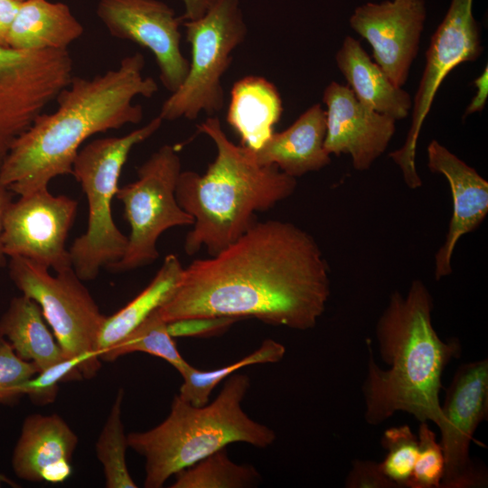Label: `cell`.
Instances as JSON below:
<instances>
[{
  "label": "cell",
  "instance_id": "37",
  "mask_svg": "<svg viewBox=\"0 0 488 488\" xmlns=\"http://www.w3.org/2000/svg\"><path fill=\"white\" fill-rule=\"evenodd\" d=\"M184 13L183 20H194L202 17L214 4L215 0H181Z\"/></svg>",
  "mask_w": 488,
  "mask_h": 488
},
{
  "label": "cell",
  "instance_id": "31",
  "mask_svg": "<svg viewBox=\"0 0 488 488\" xmlns=\"http://www.w3.org/2000/svg\"><path fill=\"white\" fill-rule=\"evenodd\" d=\"M38 371L33 362L21 359L0 335V405L17 404L24 396L26 382Z\"/></svg>",
  "mask_w": 488,
  "mask_h": 488
},
{
  "label": "cell",
  "instance_id": "20",
  "mask_svg": "<svg viewBox=\"0 0 488 488\" xmlns=\"http://www.w3.org/2000/svg\"><path fill=\"white\" fill-rule=\"evenodd\" d=\"M335 61L360 102L396 121L408 116L412 108L410 95L388 78L371 60L358 40L347 35L335 55Z\"/></svg>",
  "mask_w": 488,
  "mask_h": 488
},
{
  "label": "cell",
  "instance_id": "30",
  "mask_svg": "<svg viewBox=\"0 0 488 488\" xmlns=\"http://www.w3.org/2000/svg\"><path fill=\"white\" fill-rule=\"evenodd\" d=\"M418 455L408 488H440L445 473V456L436 435L427 422H420Z\"/></svg>",
  "mask_w": 488,
  "mask_h": 488
},
{
  "label": "cell",
  "instance_id": "13",
  "mask_svg": "<svg viewBox=\"0 0 488 488\" xmlns=\"http://www.w3.org/2000/svg\"><path fill=\"white\" fill-rule=\"evenodd\" d=\"M97 15L110 35L152 52L168 91L182 85L190 63L181 50L183 19L173 8L160 0H99Z\"/></svg>",
  "mask_w": 488,
  "mask_h": 488
},
{
  "label": "cell",
  "instance_id": "36",
  "mask_svg": "<svg viewBox=\"0 0 488 488\" xmlns=\"http://www.w3.org/2000/svg\"><path fill=\"white\" fill-rule=\"evenodd\" d=\"M487 79L488 74L486 66L483 73L474 81V85L475 86L477 91L474 99L471 100L469 106L467 107L463 118H465L467 116L473 113L481 112L485 107L488 96Z\"/></svg>",
  "mask_w": 488,
  "mask_h": 488
},
{
  "label": "cell",
  "instance_id": "38",
  "mask_svg": "<svg viewBox=\"0 0 488 488\" xmlns=\"http://www.w3.org/2000/svg\"><path fill=\"white\" fill-rule=\"evenodd\" d=\"M14 193L7 188L0 185V267L7 265L8 257L5 255L2 242L3 223L5 211L13 201Z\"/></svg>",
  "mask_w": 488,
  "mask_h": 488
},
{
  "label": "cell",
  "instance_id": "12",
  "mask_svg": "<svg viewBox=\"0 0 488 488\" xmlns=\"http://www.w3.org/2000/svg\"><path fill=\"white\" fill-rule=\"evenodd\" d=\"M446 427L439 442L445 456L440 488L487 485V472L470 457V444L488 414V361L458 366L441 405Z\"/></svg>",
  "mask_w": 488,
  "mask_h": 488
},
{
  "label": "cell",
  "instance_id": "34",
  "mask_svg": "<svg viewBox=\"0 0 488 488\" xmlns=\"http://www.w3.org/2000/svg\"><path fill=\"white\" fill-rule=\"evenodd\" d=\"M344 486L347 488H398L382 472L380 463L356 459L352 462Z\"/></svg>",
  "mask_w": 488,
  "mask_h": 488
},
{
  "label": "cell",
  "instance_id": "25",
  "mask_svg": "<svg viewBox=\"0 0 488 488\" xmlns=\"http://www.w3.org/2000/svg\"><path fill=\"white\" fill-rule=\"evenodd\" d=\"M174 476L172 488H247L256 486L261 479L254 466L231 461L225 447Z\"/></svg>",
  "mask_w": 488,
  "mask_h": 488
},
{
  "label": "cell",
  "instance_id": "11",
  "mask_svg": "<svg viewBox=\"0 0 488 488\" xmlns=\"http://www.w3.org/2000/svg\"><path fill=\"white\" fill-rule=\"evenodd\" d=\"M78 201L41 189L12 201L3 223L5 255L20 257L55 271L71 268L66 239L74 223Z\"/></svg>",
  "mask_w": 488,
  "mask_h": 488
},
{
  "label": "cell",
  "instance_id": "32",
  "mask_svg": "<svg viewBox=\"0 0 488 488\" xmlns=\"http://www.w3.org/2000/svg\"><path fill=\"white\" fill-rule=\"evenodd\" d=\"M81 368V360L64 358L30 379L25 384L24 396L38 406L52 403L57 397L60 383L83 379Z\"/></svg>",
  "mask_w": 488,
  "mask_h": 488
},
{
  "label": "cell",
  "instance_id": "9",
  "mask_svg": "<svg viewBox=\"0 0 488 488\" xmlns=\"http://www.w3.org/2000/svg\"><path fill=\"white\" fill-rule=\"evenodd\" d=\"M181 172L177 150L164 145L138 167L136 181L118 188L116 198L123 203L130 234L124 256L110 271H130L154 263L159 258L157 240L162 233L193 224L175 195Z\"/></svg>",
  "mask_w": 488,
  "mask_h": 488
},
{
  "label": "cell",
  "instance_id": "33",
  "mask_svg": "<svg viewBox=\"0 0 488 488\" xmlns=\"http://www.w3.org/2000/svg\"><path fill=\"white\" fill-rule=\"evenodd\" d=\"M239 319L234 317H198L167 323L169 333L174 337H208L223 333Z\"/></svg>",
  "mask_w": 488,
  "mask_h": 488
},
{
  "label": "cell",
  "instance_id": "7",
  "mask_svg": "<svg viewBox=\"0 0 488 488\" xmlns=\"http://www.w3.org/2000/svg\"><path fill=\"white\" fill-rule=\"evenodd\" d=\"M183 26L192 59L183 82L161 107L163 121L194 120L202 112L211 117L221 110V79L248 33L239 0H215L202 17Z\"/></svg>",
  "mask_w": 488,
  "mask_h": 488
},
{
  "label": "cell",
  "instance_id": "15",
  "mask_svg": "<svg viewBox=\"0 0 488 488\" xmlns=\"http://www.w3.org/2000/svg\"><path fill=\"white\" fill-rule=\"evenodd\" d=\"M326 134L324 146L331 155L348 154L362 172L385 152L396 130V120L366 107L349 86L330 82L324 90Z\"/></svg>",
  "mask_w": 488,
  "mask_h": 488
},
{
  "label": "cell",
  "instance_id": "28",
  "mask_svg": "<svg viewBox=\"0 0 488 488\" xmlns=\"http://www.w3.org/2000/svg\"><path fill=\"white\" fill-rule=\"evenodd\" d=\"M124 390H117L109 414L96 442V455L100 462L107 488H136L127 465L128 446L122 421Z\"/></svg>",
  "mask_w": 488,
  "mask_h": 488
},
{
  "label": "cell",
  "instance_id": "23",
  "mask_svg": "<svg viewBox=\"0 0 488 488\" xmlns=\"http://www.w3.org/2000/svg\"><path fill=\"white\" fill-rule=\"evenodd\" d=\"M0 335L23 360L39 371L67 358L46 324L39 305L24 296H14L0 318Z\"/></svg>",
  "mask_w": 488,
  "mask_h": 488
},
{
  "label": "cell",
  "instance_id": "16",
  "mask_svg": "<svg viewBox=\"0 0 488 488\" xmlns=\"http://www.w3.org/2000/svg\"><path fill=\"white\" fill-rule=\"evenodd\" d=\"M431 173L446 177L453 211L443 245L434 258V276L440 280L452 273V257L459 239L477 229L488 213V182L436 139L427 149Z\"/></svg>",
  "mask_w": 488,
  "mask_h": 488
},
{
  "label": "cell",
  "instance_id": "40",
  "mask_svg": "<svg viewBox=\"0 0 488 488\" xmlns=\"http://www.w3.org/2000/svg\"><path fill=\"white\" fill-rule=\"evenodd\" d=\"M19 1H23V0H19Z\"/></svg>",
  "mask_w": 488,
  "mask_h": 488
},
{
  "label": "cell",
  "instance_id": "10",
  "mask_svg": "<svg viewBox=\"0 0 488 488\" xmlns=\"http://www.w3.org/2000/svg\"><path fill=\"white\" fill-rule=\"evenodd\" d=\"M474 0H451L449 8L426 52V64L412 101V119L403 145L389 154L410 189L421 187L416 168V150L422 125L445 78L463 62L482 54L480 26L473 14Z\"/></svg>",
  "mask_w": 488,
  "mask_h": 488
},
{
  "label": "cell",
  "instance_id": "29",
  "mask_svg": "<svg viewBox=\"0 0 488 488\" xmlns=\"http://www.w3.org/2000/svg\"><path fill=\"white\" fill-rule=\"evenodd\" d=\"M380 443L388 452L380 463L383 474L397 487H407L418 455V436L405 424L386 429Z\"/></svg>",
  "mask_w": 488,
  "mask_h": 488
},
{
  "label": "cell",
  "instance_id": "27",
  "mask_svg": "<svg viewBox=\"0 0 488 488\" xmlns=\"http://www.w3.org/2000/svg\"><path fill=\"white\" fill-rule=\"evenodd\" d=\"M136 352L159 357L178 372L189 365L179 352L174 337L169 333L167 322L162 318L158 309L152 312L126 337L105 352L100 360L112 362L121 356Z\"/></svg>",
  "mask_w": 488,
  "mask_h": 488
},
{
  "label": "cell",
  "instance_id": "26",
  "mask_svg": "<svg viewBox=\"0 0 488 488\" xmlns=\"http://www.w3.org/2000/svg\"><path fill=\"white\" fill-rule=\"evenodd\" d=\"M285 353L286 348L282 343L273 339H265L257 350L225 367L214 371H200L189 364L179 372L183 381L178 395L194 406H203L209 402L213 389L225 378L247 366L278 362Z\"/></svg>",
  "mask_w": 488,
  "mask_h": 488
},
{
  "label": "cell",
  "instance_id": "8",
  "mask_svg": "<svg viewBox=\"0 0 488 488\" xmlns=\"http://www.w3.org/2000/svg\"><path fill=\"white\" fill-rule=\"evenodd\" d=\"M8 265L11 280L39 305L64 356L81 360L83 379L95 377L101 367L96 342L106 316L83 281L72 267L52 276L20 257L10 258Z\"/></svg>",
  "mask_w": 488,
  "mask_h": 488
},
{
  "label": "cell",
  "instance_id": "6",
  "mask_svg": "<svg viewBox=\"0 0 488 488\" xmlns=\"http://www.w3.org/2000/svg\"><path fill=\"white\" fill-rule=\"evenodd\" d=\"M163 122L157 116L127 135L97 138L79 150L71 175L86 195L88 224L69 252L72 268L82 281L94 280L101 269H109L124 256L127 237L114 221L113 199L130 152L151 137Z\"/></svg>",
  "mask_w": 488,
  "mask_h": 488
},
{
  "label": "cell",
  "instance_id": "3",
  "mask_svg": "<svg viewBox=\"0 0 488 488\" xmlns=\"http://www.w3.org/2000/svg\"><path fill=\"white\" fill-rule=\"evenodd\" d=\"M433 308V296L420 279L412 280L405 296L398 290L390 294L375 327L388 370L375 362L367 341L368 367L361 389L368 424L378 426L403 411L419 422L432 421L440 432L445 429L439 400L442 375L460 356L462 347L457 339L444 341L438 336L432 324Z\"/></svg>",
  "mask_w": 488,
  "mask_h": 488
},
{
  "label": "cell",
  "instance_id": "18",
  "mask_svg": "<svg viewBox=\"0 0 488 488\" xmlns=\"http://www.w3.org/2000/svg\"><path fill=\"white\" fill-rule=\"evenodd\" d=\"M42 94L38 54L0 47V171L16 139L39 114Z\"/></svg>",
  "mask_w": 488,
  "mask_h": 488
},
{
  "label": "cell",
  "instance_id": "14",
  "mask_svg": "<svg viewBox=\"0 0 488 488\" xmlns=\"http://www.w3.org/2000/svg\"><path fill=\"white\" fill-rule=\"evenodd\" d=\"M426 17L424 0H392L358 6L350 25L371 44L388 78L402 87L418 54Z\"/></svg>",
  "mask_w": 488,
  "mask_h": 488
},
{
  "label": "cell",
  "instance_id": "5",
  "mask_svg": "<svg viewBox=\"0 0 488 488\" xmlns=\"http://www.w3.org/2000/svg\"><path fill=\"white\" fill-rule=\"evenodd\" d=\"M250 387L246 374L233 373L217 398L194 406L176 395L166 418L144 432L127 435L128 446L145 458V488H160L177 472L231 443L266 448L276 433L241 408Z\"/></svg>",
  "mask_w": 488,
  "mask_h": 488
},
{
  "label": "cell",
  "instance_id": "22",
  "mask_svg": "<svg viewBox=\"0 0 488 488\" xmlns=\"http://www.w3.org/2000/svg\"><path fill=\"white\" fill-rule=\"evenodd\" d=\"M282 113L280 94L267 79L250 75L234 83L226 119L241 145L259 148L274 133Z\"/></svg>",
  "mask_w": 488,
  "mask_h": 488
},
{
  "label": "cell",
  "instance_id": "17",
  "mask_svg": "<svg viewBox=\"0 0 488 488\" xmlns=\"http://www.w3.org/2000/svg\"><path fill=\"white\" fill-rule=\"evenodd\" d=\"M78 436L58 414L27 416L12 455L15 475L28 482L61 483L71 474Z\"/></svg>",
  "mask_w": 488,
  "mask_h": 488
},
{
  "label": "cell",
  "instance_id": "4",
  "mask_svg": "<svg viewBox=\"0 0 488 488\" xmlns=\"http://www.w3.org/2000/svg\"><path fill=\"white\" fill-rule=\"evenodd\" d=\"M213 142L217 154L204 174L182 171L175 195L181 208L193 218L184 239V252L202 248L214 256L238 239L265 211L290 197L297 186L276 165H260L243 145L231 142L217 117L197 126Z\"/></svg>",
  "mask_w": 488,
  "mask_h": 488
},
{
  "label": "cell",
  "instance_id": "24",
  "mask_svg": "<svg viewBox=\"0 0 488 488\" xmlns=\"http://www.w3.org/2000/svg\"><path fill=\"white\" fill-rule=\"evenodd\" d=\"M183 271V267L178 257L167 255L148 286L124 307L105 317L96 342L99 358L167 301Z\"/></svg>",
  "mask_w": 488,
  "mask_h": 488
},
{
  "label": "cell",
  "instance_id": "2",
  "mask_svg": "<svg viewBox=\"0 0 488 488\" xmlns=\"http://www.w3.org/2000/svg\"><path fill=\"white\" fill-rule=\"evenodd\" d=\"M145 61L135 52L117 67L92 78L72 77L56 98L57 108L39 115L13 145L0 172V185L19 196L48 188L50 182L72 174L79 150L92 136L144 117L134 99L158 91L152 77L143 74Z\"/></svg>",
  "mask_w": 488,
  "mask_h": 488
},
{
  "label": "cell",
  "instance_id": "19",
  "mask_svg": "<svg viewBox=\"0 0 488 488\" xmlns=\"http://www.w3.org/2000/svg\"><path fill=\"white\" fill-rule=\"evenodd\" d=\"M325 134V110L314 104L289 127L274 132L259 148L245 147L258 164L276 165L286 174L297 178L331 163V155L324 146Z\"/></svg>",
  "mask_w": 488,
  "mask_h": 488
},
{
  "label": "cell",
  "instance_id": "35",
  "mask_svg": "<svg viewBox=\"0 0 488 488\" xmlns=\"http://www.w3.org/2000/svg\"><path fill=\"white\" fill-rule=\"evenodd\" d=\"M19 0H0V47H7V38L18 12Z\"/></svg>",
  "mask_w": 488,
  "mask_h": 488
},
{
  "label": "cell",
  "instance_id": "39",
  "mask_svg": "<svg viewBox=\"0 0 488 488\" xmlns=\"http://www.w3.org/2000/svg\"><path fill=\"white\" fill-rule=\"evenodd\" d=\"M3 480H4V478L2 477V475H0V487L2 485Z\"/></svg>",
  "mask_w": 488,
  "mask_h": 488
},
{
  "label": "cell",
  "instance_id": "21",
  "mask_svg": "<svg viewBox=\"0 0 488 488\" xmlns=\"http://www.w3.org/2000/svg\"><path fill=\"white\" fill-rule=\"evenodd\" d=\"M84 27L61 2L23 0L11 26L7 47L15 51L68 50Z\"/></svg>",
  "mask_w": 488,
  "mask_h": 488
},
{
  "label": "cell",
  "instance_id": "1",
  "mask_svg": "<svg viewBox=\"0 0 488 488\" xmlns=\"http://www.w3.org/2000/svg\"><path fill=\"white\" fill-rule=\"evenodd\" d=\"M330 294V269L314 237L294 223L268 220L183 267L158 312L167 323L226 316L305 331L316 325Z\"/></svg>",
  "mask_w": 488,
  "mask_h": 488
}]
</instances>
